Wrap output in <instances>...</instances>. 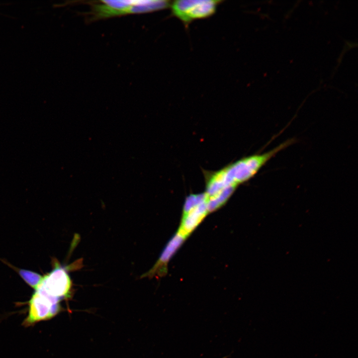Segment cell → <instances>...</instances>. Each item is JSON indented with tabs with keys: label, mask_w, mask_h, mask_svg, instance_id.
Wrapping results in <instances>:
<instances>
[{
	"label": "cell",
	"mask_w": 358,
	"mask_h": 358,
	"mask_svg": "<svg viewBox=\"0 0 358 358\" xmlns=\"http://www.w3.org/2000/svg\"><path fill=\"white\" fill-rule=\"evenodd\" d=\"M17 270L24 281L35 289L42 280L43 276L35 272L24 269H18Z\"/></svg>",
	"instance_id": "obj_8"
},
{
	"label": "cell",
	"mask_w": 358,
	"mask_h": 358,
	"mask_svg": "<svg viewBox=\"0 0 358 358\" xmlns=\"http://www.w3.org/2000/svg\"><path fill=\"white\" fill-rule=\"evenodd\" d=\"M135 0H101L92 3L90 19L98 20L128 14L137 13Z\"/></svg>",
	"instance_id": "obj_5"
},
{
	"label": "cell",
	"mask_w": 358,
	"mask_h": 358,
	"mask_svg": "<svg viewBox=\"0 0 358 358\" xmlns=\"http://www.w3.org/2000/svg\"><path fill=\"white\" fill-rule=\"evenodd\" d=\"M206 195L205 192L200 194H191L185 199L182 210V215L186 214L191 209L205 201Z\"/></svg>",
	"instance_id": "obj_9"
},
{
	"label": "cell",
	"mask_w": 358,
	"mask_h": 358,
	"mask_svg": "<svg viewBox=\"0 0 358 358\" xmlns=\"http://www.w3.org/2000/svg\"><path fill=\"white\" fill-rule=\"evenodd\" d=\"M68 270L58 263L54 268L43 276L42 280L36 289L59 300L68 296L72 287V280Z\"/></svg>",
	"instance_id": "obj_3"
},
{
	"label": "cell",
	"mask_w": 358,
	"mask_h": 358,
	"mask_svg": "<svg viewBox=\"0 0 358 358\" xmlns=\"http://www.w3.org/2000/svg\"><path fill=\"white\" fill-rule=\"evenodd\" d=\"M208 213L206 200L182 215L178 232L187 237Z\"/></svg>",
	"instance_id": "obj_7"
},
{
	"label": "cell",
	"mask_w": 358,
	"mask_h": 358,
	"mask_svg": "<svg viewBox=\"0 0 358 358\" xmlns=\"http://www.w3.org/2000/svg\"><path fill=\"white\" fill-rule=\"evenodd\" d=\"M187 237L177 232L167 244L155 265L142 277H162L167 273V265Z\"/></svg>",
	"instance_id": "obj_6"
},
{
	"label": "cell",
	"mask_w": 358,
	"mask_h": 358,
	"mask_svg": "<svg viewBox=\"0 0 358 358\" xmlns=\"http://www.w3.org/2000/svg\"><path fill=\"white\" fill-rule=\"evenodd\" d=\"M293 142V140H288L267 152L243 158L222 169L226 181L238 186L249 180L278 152Z\"/></svg>",
	"instance_id": "obj_1"
},
{
	"label": "cell",
	"mask_w": 358,
	"mask_h": 358,
	"mask_svg": "<svg viewBox=\"0 0 358 358\" xmlns=\"http://www.w3.org/2000/svg\"><path fill=\"white\" fill-rule=\"evenodd\" d=\"M221 0H178L171 1L172 15L180 20L187 27L194 20L206 18L216 11Z\"/></svg>",
	"instance_id": "obj_2"
},
{
	"label": "cell",
	"mask_w": 358,
	"mask_h": 358,
	"mask_svg": "<svg viewBox=\"0 0 358 358\" xmlns=\"http://www.w3.org/2000/svg\"><path fill=\"white\" fill-rule=\"evenodd\" d=\"M59 301L36 289L29 301L28 314L24 324L31 325L52 318L59 310Z\"/></svg>",
	"instance_id": "obj_4"
}]
</instances>
